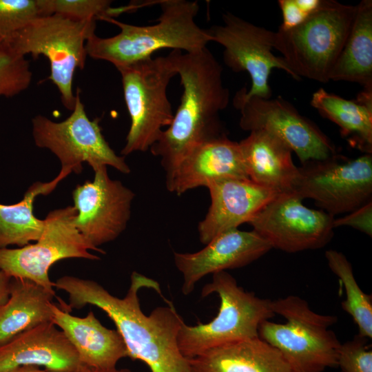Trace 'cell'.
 <instances>
[{
	"instance_id": "obj_1",
	"label": "cell",
	"mask_w": 372,
	"mask_h": 372,
	"mask_svg": "<svg viewBox=\"0 0 372 372\" xmlns=\"http://www.w3.org/2000/svg\"><path fill=\"white\" fill-rule=\"evenodd\" d=\"M54 284L68 293L70 310L87 304L103 310L123 337L131 359L143 361L152 372H192L179 350L178 335L184 322L173 304L158 307L148 316L141 310V289H152L161 294L156 280L133 271L130 287L122 298L92 280L64 276Z\"/></svg>"
},
{
	"instance_id": "obj_2",
	"label": "cell",
	"mask_w": 372,
	"mask_h": 372,
	"mask_svg": "<svg viewBox=\"0 0 372 372\" xmlns=\"http://www.w3.org/2000/svg\"><path fill=\"white\" fill-rule=\"evenodd\" d=\"M176 66L183 88L180 103L149 149L160 158L166 175L197 146L226 136L219 114L229 101L223 68L207 48L191 53L176 50Z\"/></svg>"
},
{
	"instance_id": "obj_3",
	"label": "cell",
	"mask_w": 372,
	"mask_h": 372,
	"mask_svg": "<svg viewBox=\"0 0 372 372\" xmlns=\"http://www.w3.org/2000/svg\"><path fill=\"white\" fill-rule=\"evenodd\" d=\"M161 13L154 25H135L106 18L118 26V34L101 38L92 34L87 39V56L113 64L116 68L152 57L161 49L170 48L191 53L207 48L211 41L207 29L196 23L199 11L196 1L161 0L156 1Z\"/></svg>"
},
{
	"instance_id": "obj_4",
	"label": "cell",
	"mask_w": 372,
	"mask_h": 372,
	"mask_svg": "<svg viewBox=\"0 0 372 372\" xmlns=\"http://www.w3.org/2000/svg\"><path fill=\"white\" fill-rule=\"evenodd\" d=\"M356 10L357 6L321 0L319 7L302 23L275 32L273 49L282 54L300 79L327 83L349 34Z\"/></svg>"
},
{
	"instance_id": "obj_5",
	"label": "cell",
	"mask_w": 372,
	"mask_h": 372,
	"mask_svg": "<svg viewBox=\"0 0 372 372\" xmlns=\"http://www.w3.org/2000/svg\"><path fill=\"white\" fill-rule=\"evenodd\" d=\"M271 308L286 322L263 321L260 338L280 351L299 372H323L337 366L341 343L330 329L336 316L316 313L293 295L271 300Z\"/></svg>"
},
{
	"instance_id": "obj_6",
	"label": "cell",
	"mask_w": 372,
	"mask_h": 372,
	"mask_svg": "<svg viewBox=\"0 0 372 372\" xmlns=\"http://www.w3.org/2000/svg\"><path fill=\"white\" fill-rule=\"evenodd\" d=\"M216 293L220 307L215 318L206 324H182L178 344L187 359L227 343L258 336L260 324L271 319V300L244 290L227 271L212 274V280L201 291V297Z\"/></svg>"
},
{
	"instance_id": "obj_7",
	"label": "cell",
	"mask_w": 372,
	"mask_h": 372,
	"mask_svg": "<svg viewBox=\"0 0 372 372\" xmlns=\"http://www.w3.org/2000/svg\"><path fill=\"white\" fill-rule=\"evenodd\" d=\"M121 76L130 127L121 154L146 152L159 139L163 127L172 123L174 113L167 90L177 75L176 50L116 68Z\"/></svg>"
},
{
	"instance_id": "obj_8",
	"label": "cell",
	"mask_w": 372,
	"mask_h": 372,
	"mask_svg": "<svg viewBox=\"0 0 372 372\" xmlns=\"http://www.w3.org/2000/svg\"><path fill=\"white\" fill-rule=\"evenodd\" d=\"M96 28L95 21H76L59 14L41 16L2 41L12 52L49 60V79L56 86L64 107L72 111L75 95L72 81L77 68L85 65L86 41Z\"/></svg>"
},
{
	"instance_id": "obj_9",
	"label": "cell",
	"mask_w": 372,
	"mask_h": 372,
	"mask_svg": "<svg viewBox=\"0 0 372 372\" xmlns=\"http://www.w3.org/2000/svg\"><path fill=\"white\" fill-rule=\"evenodd\" d=\"M72 114L64 121L55 122L37 115L32 120L35 145L51 151L60 161L61 169L56 176L61 180L71 172L79 174L86 162L93 170L110 166L127 174L130 168L123 156L117 155L105 139L99 118L87 116L78 89Z\"/></svg>"
},
{
	"instance_id": "obj_10",
	"label": "cell",
	"mask_w": 372,
	"mask_h": 372,
	"mask_svg": "<svg viewBox=\"0 0 372 372\" xmlns=\"http://www.w3.org/2000/svg\"><path fill=\"white\" fill-rule=\"evenodd\" d=\"M293 193L335 217L372 200V154L349 158L337 153L298 167Z\"/></svg>"
},
{
	"instance_id": "obj_11",
	"label": "cell",
	"mask_w": 372,
	"mask_h": 372,
	"mask_svg": "<svg viewBox=\"0 0 372 372\" xmlns=\"http://www.w3.org/2000/svg\"><path fill=\"white\" fill-rule=\"evenodd\" d=\"M75 214L73 206L53 210L44 219L43 231L35 243L0 248V270L12 278L32 281L55 295L49 278L52 265L66 258L99 259L90 252L95 249L75 227Z\"/></svg>"
},
{
	"instance_id": "obj_12",
	"label": "cell",
	"mask_w": 372,
	"mask_h": 372,
	"mask_svg": "<svg viewBox=\"0 0 372 372\" xmlns=\"http://www.w3.org/2000/svg\"><path fill=\"white\" fill-rule=\"evenodd\" d=\"M223 25L207 29L211 41L224 48L223 59L233 71L247 72L251 85L238 91L245 99L256 96L271 99L269 76L274 68L282 70L295 80H300L284 59L272 52L275 32L256 25L232 13L223 14Z\"/></svg>"
},
{
	"instance_id": "obj_13",
	"label": "cell",
	"mask_w": 372,
	"mask_h": 372,
	"mask_svg": "<svg viewBox=\"0 0 372 372\" xmlns=\"http://www.w3.org/2000/svg\"><path fill=\"white\" fill-rule=\"evenodd\" d=\"M233 103L240 112L239 125L243 130L272 134L287 145L302 164L336 154L335 145L318 127L281 97L245 99L238 92Z\"/></svg>"
},
{
	"instance_id": "obj_14",
	"label": "cell",
	"mask_w": 372,
	"mask_h": 372,
	"mask_svg": "<svg viewBox=\"0 0 372 372\" xmlns=\"http://www.w3.org/2000/svg\"><path fill=\"white\" fill-rule=\"evenodd\" d=\"M93 180L78 185L72 192L76 214L74 225L96 251L116 239L130 220L134 193L121 181L110 178L107 166L95 170Z\"/></svg>"
},
{
	"instance_id": "obj_15",
	"label": "cell",
	"mask_w": 372,
	"mask_h": 372,
	"mask_svg": "<svg viewBox=\"0 0 372 372\" xmlns=\"http://www.w3.org/2000/svg\"><path fill=\"white\" fill-rule=\"evenodd\" d=\"M302 200L293 192L280 193L249 223L272 249L287 253L320 249L333 236L335 217Z\"/></svg>"
},
{
	"instance_id": "obj_16",
	"label": "cell",
	"mask_w": 372,
	"mask_h": 372,
	"mask_svg": "<svg viewBox=\"0 0 372 372\" xmlns=\"http://www.w3.org/2000/svg\"><path fill=\"white\" fill-rule=\"evenodd\" d=\"M272 249L270 244L253 229L225 231L196 252H174V261L182 273V292L192 293L196 284L208 274L246 266Z\"/></svg>"
},
{
	"instance_id": "obj_17",
	"label": "cell",
	"mask_w": 372,
	"mask_h": 372,
	"mask_svg": "<svg viewBox=\"0 0 372 372\" xmlns=\"http://www.w3.org/2000/svg\"><path fill=\"white\" fill-rule=\"evenodd\" d=\"M211 205L198 225L200 242L207 245L218 235L250 220L280 192L249 179L228 178L210 183Z\"/></svg>"
},
{
	"instance_id": "obj_18",
	"label": "cell",
	"mask_w": 372,
	"mask_h": 372,
	"mask_svg": "<svg viewBox=\"0 0 372 372\" xmlns=\"http://www.w3.org/2000/svg\"><path fill=\"white\" fill-rule=\"evenodd\" d=\"M25 366H43L53 372L87 369L65 333L52 322L25 331L0 347V372Z\"/></svg>"
},
{
	"instance_id": "obj_19",
	"label": "cell",
	"mask_w": 372,
	"mask_h": 372,
	"mask_svg": "<svg viewBox=\"0 0 372 372\" xmlns=\"http://www.w3.org/2000/svg\"><path fill=\"white\" fill-rule=\"evenodd\" d=\"M228 178L249 179L239 143L224 136L192 149L166 175V187L169 192L180 195Z\"/></svg>"
},
{
	"instance_id": "obj_20",
	"label": "cell",
	"mask_w": 372,
	"mask_h": 372,
	"mask_svg": "<svg viewBox=\"0 0 372 372\" xmlns=\"http://www.w3.org/2000/svg\"><path fill=\"white\" fill-rule=\"evenodd\" d=\"M52 313V322L65 333L82 364L89 369H114L120 360L129 358L121 333L104 327L93 311L81 318L54 304Z\"/></svg>"
},
{
	"instance_id": "obj_21",
	"label": "cell",
	"mask_w": 372,
	"mask_h": 372,
	"mask_svg": "<svg viewBox=\"0 0 372 372\" xmlns=\"http://www.w3.org/2000/svg\"><path fill=\"white\" fill-rule=\"evenodd\" d=\"M187 361L192 372H299L258 336L210 349Z\"/></svg>"
},
{
	"instance_id": "obj_22",
	"label": "cell",
	"mask_w": 372,
	"mask_h": 372,
	"mask_svg": "<svg viewBox=\"0 0 372 372\" xmlns=\"http://www.w3.org/2000/svg\"><path fill=\"white\" fill-rule=\"evenodd\" d=\"M238 143L249 180L280 193L293 192L298 167L287 145L262 130L250 132Z\"/></svg>"
},
{
	"instance_id": "obj_23",
	"label": "cell",
	"mask_w": 372,
	"mask_h": 372,
	"mask_svg": "<svg viewBox=\"0 0 372 372\" xmlns=\"http://www.w3.org/2000/svg\"><path fill=\"white\" fill-rule=\"evenodd\" d=\"M54 296L32 281L12 278L9 298L0 306V347L25 331L52 322Z\"/></svg>"
},
{
	"instance_id": "obj_24",
	"label": "cell",
	"mask_w": 372,
	"mask_h": 372,
	"mask_svg": "<svg viewBox=\"0 0 372 372\" xmlns=\"http://www.w3.org/2000/svg\"><path fill=\"white\" fill-rule=\"evenodd\" d=\"M311 105L340 127L353 147L372 154V89H364L352 101L320 88L313 93Z\"/></svg>"
},
{
	"instance_id": "obj_25",
	"label": "cell",
	"mask_w": 372,
	"mask_h": 372,
	"mask_svg": "<svg viewBox=\"0 0 372 372\" xmlns=\"http://www.w3.org/2000/svg\"><path fill=\"white\" fill-rule=\"evenodd\" d=\"M359 83L372 89V1L362 0L329 81Z\"/></svg>"
},
{
	"instance_id": "obj_26",
	"label": "cell",
	"mask_w": 372,
	"mask_h": 372,
	"mask_svg": "<svg viewBox=\"0 0 372 372\" xmlns=\"http://www.w3.org/2000/svg\"><path fill=\"white\" fill-rule=\"evenodd\" d=\"M61 180L56 176L50 182H36L25 192L23 199L12 205L0 203V248L10 245L19 247L37 241L45 226L33 214V203L40 194L47 195Z\"/></svg>"
},
{
	"instance_id": "obj_27",
	"label": "cell",
	"mask_w": 372,
	"mask_h": 372,
	"mask_svg": "<svg viewBox=\"0 0 372 372\" xmlns=\"http://www.w3.org/2000/svg\"><path fill=\"white\" fill-rule=\"evenodd\" d=\"M325 258L331 271L342 282L346 299L341 302L342 309L351 316L358 329V335L372 338V297L365 293L358 285L352 265L340 251L329 249Z\"/></svg>"
},
{
	"instance_id": "obj_28",
	"label": "cell",
	"mask_w": 372,
	"mask_h": 372,
	"mask_svg": "<svg viewBox=\"0 0 372 372\" xmlns=\"http://www.w3.org/2000/svg\"><path fill=\"white\" fill-rule=\"evenodd\" d=\"M41 16L59 14L76 21L104 20L128 10L111 8L108 0H37Z\"/></svg>"
},
{
	"instance_id": "obj_29",
	"label": "cell",
	"mask_w": 372,
	"mask_h": 372,
	"mask_svg": "<svg viewBox=\"0 0 372 372\" xmlns=\"http://www.w3.org/2000/svg\"><path fill=\"white\" fill-rule=\"evenodd\" d=\"M32 73L25 56L0 45V96L12 97L30 85Z\"/></svg>"
},
{
	"instance_id": "obj_30",
	"label": "cell",
	"mask_w": 372,
	"mask_h": 372,
	"mask_svg": "<svg viewBox=\"0 0 372 372\" xmlns=\"http://www.w3.org/2000/svg\"><path fill=\"white\" fill-rule=\"evenodd\" d=\"M39 17L37 0H0V38H8Z\"/></svg>"
},
{
	"instance_id": "obj_31",
	"label": "cell",
	"mask_w": 372,
	"mask_h": 372,
	"mask_svg": "<svg viewBox=\"0 0 372 372\" xmlns=\"http://www.w3.org/2000/svg\"><path fill=\"white\" fill-rule=\"evenodd\" d=\"M367 340L358 334L352 340L341 343L337 366L342 372H372V351Z\"/></svg>"
},
{
	"instance_id": "obj_32",
	"label": "cell",
	"mask_w": 372,
	"mask_h": 372,
	"mask_svg": "<svg viewBox=\"0 0 372 372\" xmlns=\"http://www.w3.org/2000/svg\"><path fill=\"white\" fill-rule=\"evenodd\" d=\"M334 228L349 226L369 236H372V200L348 213L346 216L334 219Z\"/></svg>"
},
{
	"instance_id": "obj_33",
	"label": "cell",
	"mask_w": 372,
	"mask_h": 372,
	"mask_svg": "<svg viewBox=\"0 0 372 372\" xmlns=\"http://www.w3.org/2000/svg\"><path fill=\"white\" fill-rule=\"evenodd\" d=\"M278 4L282 16V23L279 27L280 29L295 28L310 15L300 7L297 0H280Z\"/></svg>"
},
{
	"instance_id": "obj_34",
	"label": "cell",
	"mask_w": 372,
	"mask_h": 372,
	"mask_svg": "<svg viewBox=\"0 0 372 372\" xmlns=\"http://www.w3.org/2000/svg\"><path fill=\"white\" fill-rule=\"evenodd\" d=\"M11 279V277L0 270V306L9 298Z\"/></svg>"
},
{
	"instance_id": "obj_35",
	"label": "cell",
	"mask_w": 372,
	"mask_h": 372,
	"mask_svg": "<svg viewBox=\"0 0 372 372\" xmlns=\"http://www.w3.org/2000/svg\"><path fill=\"white\" fill-rule=\"evenodd\" d=\"M10 372H53L47 369H41L39 366H25L15 369Z\"/></svg>"
},
{
	"instance_id": "obj_36",
	"label": "cell",
	"mask_w": 372,
	"mask_h": 372,
	"mask_svg": "<svg viewBox=\"0 0 372 372\" xmlns=\"http://www.w3.org/2000/svg\"><path fill=\"white\" fill-rule=\"evenodd\" d=\"M83 372H133L132 371H130V369H111V370H107V371H99V370H93V369H87Z\"/></svg>"
},
{
	"instance_id": "obj_37",
	"label": "cell",
	"mask_w": 372,
	"mask_h": 372,
	"mask_svg": "<svg viewBox=\"0 0 372 372\" xmlns=\"http://www.w3.org/2000/svg\"><path fill=\"white\" fill-rule=\"evenodd\" d=\"M2 41H3L2 39L0 38V45H1V44L2 43Z\"/></svg>"
},
{
	"instance_id": "obj_38",
	"label": "cell",
	"mask_w": 372,
	"mask_h": 372,
	"mask_svg": "<svg viewBox=\"0 0 372 372\" xmlns=\"http://www.w3.org/2000/svg\"></svg>"
}]
</instances>
